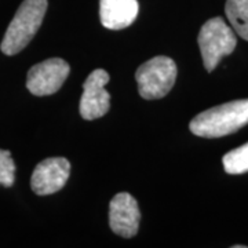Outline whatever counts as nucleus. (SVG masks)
<instances>
[{
    "label": "nucleus",
    "instance_id": "7ed1b4c3",
    "mask_svg": "<svg viewBox=\"0 0 248 248\" xmlns=\"http://www.w3.org/2000/svg\"><path fill=\"white\" fill-rule=\"evenodd\" d=\"M140 95L143 99L166 97L177 79V65L169 57H155L142 63L135 73Z\"/></svg>",
    "mask_w": 248,
    "mask_h": 248
},
{
    "label": "nucleus",
    "instance_id": "6e6552de",
    "mask_svg": "<svg viewBox=\"0 0 248 248\" xmlns=\"http://www.w3.org/2000/svg\"><path fill=\"white\" fill-rule=\"evenodd\" d=\"M141 214L138 203L128 193L116 195L109 204V225L116 234L130 239L138 233Z\"/></svg>",
    "mask_w": 248,
    "mask_h": 248
},
{
    "label": "nucleus",
    "instance_id": "39448f33",
    "mask_svg": "<svg viewBox=\"0 0 248 248\" xmlns=\"http://www.w3.org/2000/svg\"><path fill=\"white\" fill-rule=\"evenodd\" d=\"M71 68L61 58H50L37 63L28 72L27 87L37 97L51 95L61 89L63 81L69 76Z\"/></svg>",
    "mask_w": 248,
    "mask_h": 248
},
{
    "label": "nucleus",
    "instance_id": "9d476101",
    "mask_svg": "<svg viewBox=\"0 0 248 248\" xmlns=\"http://www.w3.org/2000/svg\"><path fill=\"white\" fill-rule=\"evenodd\" d=\"M225 11L233 29L248 40V0H228Z\"/></svg>",
    "mask_w": 248,
    "mask_h": 248
},
{
    "label": "nucleus",
    "instance_id": "f03ea898",
    "mask_svg": "<svg viewBox=\"0 0 248 248\" xmlns=\"http://www.w3.org/2000/svg\"><path fill=\"white\" fill-rule=\"evenodd\" d=\"M47 0H24L4 33L1 51L16 55L27 47L43 22Z\"/></svg>",
    "mask_w": 248,
    "mask_h": 248
},
{
    "label": "nucleus",
    "instance_id": "423d86ee",
    "mask_svg": "<svg viewBox=\"0 0 248 248\" xmlns=\"http://www.w3.org/2000/svg\"><path fill=\"white\" fill-rule=\"evenodd\" d=\"M108 81L109 73L104 69H95L86 79L80 99V115L83 119L95 120L108 113L110 108V95L105 90Z\"/></svg>",
    "mask_w": 248,
    "mask_h": 248
},
{
    "label": "nucleus",
    "instance_id": "f257e3e1",
    "mask_svg": "<svg viewBox=\"0 0 248 248\" xmlns=\"http://www.w3.org/2000/svg\"><path fill=\"white\" fill-rule=\"evenodd\" d=\"M248 124V99H237L207 109L189 124L190 131L203 138H219Z\"/></svg>",
    "mask_w": 248,
    "mask_h": 248
},
{
    "label": "nucleus",
    "instance_id": "9b49d317",
    "mask_svg": "<svg viewBox=\"0 0 248 248\" xmlns=\"http://www.w3.org/2000/svg\"><path fill=\"white\" fill-rule=\"evenodd\" d=\"M223 169L231 175L248 172V142L223 156Z\"/></svg>",
    "mask_w": 248,
    "mask_h": 248
},
{
    "label": "nucleus",
    "instance_id": "1a4fd4ad",
    "mask_svg": "<svg viewBox=\"0 0 248 248\" xmlns=\"http://www.w3.org/2000/svg\"><path fill=\"white\" fill-rule=\"evenodd\" d=\"M138 0H99L101 24L110 31L130 27L138 17Z\"/></svg>",
    "mask_w": 248,
    "mask_h": 248
},
{
    "label": "nucleus",
    "instance_id": "20e7f679",
    "mask_svg": "<svg viewBox=\"0 0 248 248\" xmlns=\"http://www.w3.org/2000/svg\"><path fill=\"white\" fill-rule=\"evenodd\" d=\"M207 72H213L225 55L233 53L237 45L236 35L222 18H211L204 24L197 37Z\"/></svg>",
    "mask_w": 248,
    "mask_h": 248
},
{
    "label": "nucleus",
    "instance_id": "0eeeda50",
    "mask_svg": "<svg viewBox=\"0 0 248 248\" xmlns=\"http://www.w3.org/2000/svg\"><path fill=\"white\" fill-rule=\"evenodd\" d=\"M71 174V163L65 157H50L36 166L31 187L39 196L53 195L65 186Z\"/></svg>",
    "mask_w": 248,
    "mask_h": 248
},
{
    "label": "nucleus",
    "instance_id": "f8f14e48",
    "mask_svg": "<svg viewBox=\"0 0 248 248\" xmlns=\"http://www.w3.org/2000/svg\"><path fill=\"white\" fill-rule=\"evenodd\" d=\"M16 181V163L9 151L0 149V185L10 187Z\"/></svg>",
    "mask_w": 248,
    "mask_h": 248
}]
</instances>
